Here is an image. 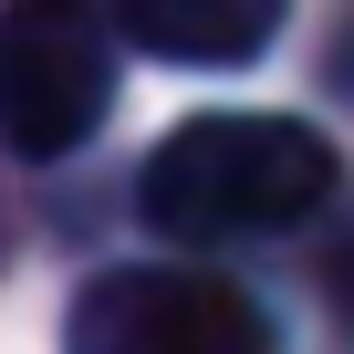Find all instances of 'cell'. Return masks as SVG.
I'll use <instances>...</instances> for the list:
<instances>
[{
	"instance_id": "1",
	"label": "cell",
	"mask_w": 354,
	"mask_h": 354,
	"mask_svg": "<svg viewBox=\"0 0 354 354\" xmlns=\"http://www.w3.org/2000/svg\"><path fill=\"white\" fill-rule=\"evenodd\" d=\"M136 198L167 240H281L333 198V146L292 115H188L136 177Z\"/></svg>"
},
{
	"instance_id": "2",
	"label": "cell",
	"mask_w": 354,
	"mask_h": 354,
	"mask_svg": "<svg viewBox=\"0 0 354 354\" xmlns=\"http://www.w3.org/2000/svg\"><path fill=\"white\" fill-rule=\"evenodd\" d=\"M115 115V42L94 0H0V156H73Z\"/></svg>"
},
{
	"instance_id": "3",
	"label": "cell",
	"mask_w": 354,
	"mask_h": 354,
	"mask_svg": "<svg viewBox=\"0 0 354 354\" xmlns=\"http://www.w3.org/2000/svg\"><path fill=\"white\" fill-rule=\"evenodd\" d=\"M63 354H271V313L188 261L94 271L63 313Z\"/></svg>"
},
{
	"instance_id": "4",
	"label": "cell",
	"mask_w": 354,
	"mask_h": 354,
	"mask_svg": "<svg viewBox=\"0 0 354 354\" xmlns=\"http://www.w3.org/2000/svg\"><path fill=\"white\" fill-rule=\"evenodd\" d=\"M115 21L156 63H250L292 21V0H115Z\"/></svg>"
}]
</instances>
